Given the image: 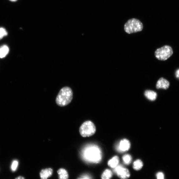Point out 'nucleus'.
I'll return each mask as SVG.
<instances>
[{"label": "nucleus", "mask_w": 179, "mask_h": 179, "mask_svg": "<svg viewBox=\"0 0 179 179\" xmlns=\"http://www.w3.org/2000/svg\"><path fill=\"white\" fill-rule=\"evenodd\" d=\"M82 156L86 162L92 163H98L102 158V153L100 148L94 145L87 146L83 151Z\"/></svg>", "instance_id": "obj_1"}, {"label": "nucleus", "mask_w": 179, "mask_h": 179, "mask_svg": "<svg viewBox=\"0 0 179 179\" xmlns=\"http://www.w3.org/2000/svg\"><path fill=\"white\" fill-rule=\"evenodd\" d=\"M73 92L72 89L68 87L62 88L58 94L55 100L56 104L61 107L66 106L72 101Z\"/></svg>", "instance_id": "obj_2"}, {"label": "nucleus", "mask_w": 179, "mask_h": 179, "mask_svg": "<svg viewBox=\"0 0 179 179\" xmlns=\"http://www.w3.org/2000/svg\"><path fill=\"white\" fill-rule=\"evenodd\" d=\"M143 25L140 20L135 18L129 20L125 24L124 30L127 33L130 34L141 31Z\"/></svg>", "instance_id": "obj_3"}, {"label": "nucleus", "mask_w": 179, "mask_h": 179, "mask_svg": "<svg viewBox=\"0 0 179 179\" xmlns=\"http://www.w3.org/2000/svg\"><path fill=\"white\" fill-rule=\"evenodd\" d=\"M79 132L80 135L82 137H89L95 134L96 132V126L91 121H86L80 126Z\"/></svg>", "instance_id": "obj_4"}, {"label": "nucleus", "mask_w": 179, "mask_h": 179, "mask_svg": "<svg viewBox=\"0 0 179 179\" xmlns=\"http://www.w3.org/2000/svg\"><path fill=\"white\" fill-rule=\"evenodd\" d=\"M173 53L172 49L170 46L166 45L156 50L155 55L158 60L164 61L169 59Z\"/></svg>", "instance_id": "obj_5"}, {"label": "nucleus", "mask_w": 179, "mask_h": 179, "mask_svg": "<svg viewBox=\"0 0 179 179\" xmlns=\"http://www.w3.org/2000/svg\"><path fill=\"white\" fill-rule=\"evenodd\" d=\"M114 172L117 173L121 179H128L130 176V173L128 169L124 168L122 166H118L115 167Z\"/></svg>", "instance_id": "obj_6"}, {"label": "nucleus", "mask_w": 179, "mask_h": 179, "mask_svg": "<svg viewBox=\"0 0 179 179\" xmlns=\"http://www.w3.org/2000/svg\"><path fill=\"white\" fill-rule=\"evenodd\" d=\"M130 147L129 141L126 139L121 140L119 142L117 149L119 152H123L129 150Z\"/></svg>", "instance_id": "obj_7"}, {"label": "nucleus", "mask_w": 179, "mask_h": 179, "mask_svg": "<svg viewBox=\"0 0 179 179\" xmlns=\"http://www.w3.org/2000/svg\"><path fill=\"white\" fill-rule=\"evenodd\" d=\"M170 86L169 82L163 78H160L158 81L157 84L156 88L157 89H167Z\"/></svg>", "instance_id": "obj_8"}, {"label": "nucleus", "mask_w": 179, "mask_h": 179, "mask_svg": "<svg viewBox=\"0 0 179 179\" xmlns=\"http://www.w3.org/2000/svg\"><path fill=\"white\" fill-rule=\"evenodd\" d=\"M53 174V170L51 168L43 169L40 172V177L41 179H47Z\"/></svg>", "instance_id": "obj_9"}, {"label": "nucleus", "mask_w": 179, "mask_h": 179, "mask_svg": "<svg viewBox=\"0 0 179 179\" xmlns=\"http://www.w3.org/2000/svg\"><path fill=\"white\" fill-rule=\"evenodd\" d=\"M144 95L150 100L154 101L156 99L157 94L155 92L150 90H147L145 92Z\"/></svg>", "instance_id": "obj_10"}, {"label": "nucleus", "mask_w": 179, "mask_h": 179, "mask_svg": "<svg viewBox=\"0 0 179 179\" xmlns=\"http://www.w3.org/2000/svg\"><path fill=\"white\" fill-rule=\"evenodd\" d=\"M59 179H68L69 175L67 171L64 169L61 168L57 171Z\"/></svg>", "instance_id": "obj_11"}, {"label": "nucleus", "mask_w": 179, "mask_h": 179, "mask_svg": "<svg viewBox=\"0 0 179 179\" xmlns=\"http://www.w3.org/2000/svg\"><path fill=\"white\" fill-rule=\"evenodd\" d=\"M9 52V48L7 45H4L1 46L0 47V58L5 57L8 54Z\"/></svg>", "instance_id": "obj_12"}, {"label": "nucleus", "mask_w": 179, "mask_h": 179, "mask_svg": "<svg viewBox=\"0 0 179 179\" xmlns=\"http://www.w3.org/2000/svg\"><path fill=\"white\" fill-rule=\"evenodd\" d=\"M119 163V158L117 156H115L108 161V165L112 168H115Z\"/></svg>", "instance_id": "obj_13"}, {"label": "nucleus", "mask_w": 179, "mask_h": 179, "mask_svg": "<svg viewBox=\"0 0 179 179\" xmlns=\"http://www.w3.org/2000/svg\"><path fill=\"white\" fill-rule=\"evenodd\" d=\"M113 175V173L110 170H106L102 175L101 179H111Z\"/></svg>", "instance_id": "obj_14"}, {"label": "nucleus", "mask_w": 179, "mask_h": 179, "mask_svg": "<svg viewBox=\"0 0 179 179\" xmlns=\"http://www.w3.org/2000/svg\"><path fill=\"white\" fill-rule=\"evenodd\" d=\"M142 161L140 160H137L134 161L133 164V168L136 171L140 170L143 166Z\"/></svg>", "instance_id": "obj_15"}, {"label": "nucleus", "mask_w": 179, "mask_h": 179, "mask_svg": "<svg viewBox=\"0 0 179 179\" xmlns=\"http://www.w3.org/2000/svg\"><path fill=\"white\" fill-rule=\"evenodd\" d=\"M123 160L125 164L129 165L131 162L132 158L131 156L129 154H126L123 156Z\"/></svg>", "instance_id": "obj_16"}, {"label": "nucleus", "mask_w": 179, "mask_h": 179, "mask_svg": "<svg viewBox=\"0 0 179 179\" xmlns=\"http://www.w3.org/2000/svg\"><path fill=\"white\" fill-rule=\"evenodd\" d=\"M8 33L3 28H0V39H2L4 37L8 35Z\"/></svg>", "instance_id": "obj_17"}, {"label": "nucleus", "mask_w": 179, "mask_h": 179, "mask_svg": "<svg viewBox=\"0 0 179 179\" xmlns=\"http://www.w3.org/2000/svg\"><path fill=\"white\" fill-rule=\"evenodd\" d=\"M18 165V162L16 160L14 161L11 166V169L13 171H15L16 170L17 166Z\"/></svg>", "instance_id": "obj_18"}, {"label": "nucleus", "mask_w": 179, "mask_h": 179, "mask_svg": "<svg viewBox=\"0 0 179 179\" xmlns=\"http://www.w3.org/2000/svg\"><path fill=\"white\" fill-rule=\"evenodd\" d=\"M157 179H164V175L162 172H160L157 174Z\"/></svg>", "instance_id": "obj_19"}, {"label": "nucleus", "mask_w": 179, "mask_h": 179, "mask_svg": "<svg viewBox=\"0 0 179 179\" xmlns=\"http://www.w3.org/2000/svg\"><path fill=\"white\" fill-rule=\"evenodd\" d=\"M77 179H91L90 176L87 175H84Z\"/></svg>", "instance_id": "obj_20"}, {"label": "nucleus", "mask_w": 179, "mask_h": 179, "mask_svg": "<svg viewBox=\"0 0 179 179\" xmlns=\"http://www.w3.org/2000/svg\"><path fill=\"white\" fill-rule=\"evenodd\" d=\"M175 74L176 77L179 79V69L177 70Z\"/></svg>", "instance_id": "obj_21"}, {"label": "nucleus", "mask_w": 179, "mask_h": 179, "mask_svg": "<svg viewBox=\"0 0 179 179\" xmlns=\"http://www.w3.org/2000/svg\"><path fill=\"white\" fill-rule=\"evenodd\" d=\"M15 179H25V178L24 177L19 176L16 178Z\"/></svg>", "instance_id": "obj_22"}, {"label": "nucleus", "mask_w": 179, "mask_h": 179, "mask_svg": "<svg viewBox=\"0 0 179 179\" xmlns=\"http://www.w3.org/2000/svg\"><path fill=\"white\" fill-rule=\"evenodd\" d=\"M9 1L12 2H15L18 1V0H9Z\"/></svg>", "instance_id": "obj_23"}]
</instances>
